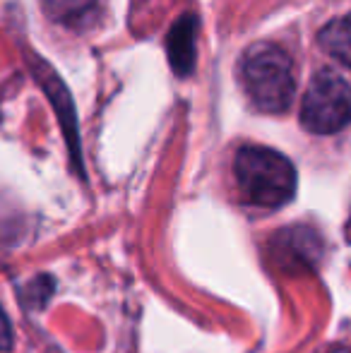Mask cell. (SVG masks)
Here are the masks:
<instances>
[{
  "instance_id": "ba28073f",
  "label": "cell",
  "mask_w": 351,
  "mask_h": 353,
  "mask_svg": "<svg viewBox=\"0 0 351 353\" xmlns=\"http://www.w3.org/2000/svg\"><path fill=\"white\" fill-rule=\"evenodd\" d=\"M0 349L10 351L12 349V332H10V325L5 320V315L0 312Z\"/></svg>"
},
{
  "instance_id": "52a82bcc",
  "label": "cell",
  "mask_w": 351,
  "mask_h": 353,
  "mask_svg": "<svg viewBox=\"0 0 351 353\" xmlns=\"http://www.w3.org/2000/svg\"><path fill=\"white\" fill-rule=\"evenodd\" d=\"M41 5L53 22L66 27H82L97 10V0H41Z\"/></svg>"
},
{
  "instance_id": "5b68a950",
  "label": "cell",
  "mask_w": 351,
  "mask_h": 353,
  "mask_svg": "<svg viewBox=\"0 0 351 353\" xmlns=\"http://www.w3.org/2000/svg\"><path fill=\"white\" fill-rule=\"evenodd\" d=\"M34 72H37V77H39V84H41V87L46 89L48 97H51L53 106H56L58 113H61L63 128H66V132H68V142H70L72 152H77V147H75V137H77V132H75V113H72L70 94L66 92V87H63V82L56 77V72H53L51 68L43 63V58H41V61H39V58L34 61Z\"/></svg>"
},
{
  "instance_id": "7a4b0ae2",
  "label": "cell",
  "mask_w": 351,
  "mask_h": 353,
  "mask_svg": "<svg viewBox=\"0 0 351 353\" xmlns=\"http://www.w3.org/2000/svg\"><path fill=\"white\" fill-rule=\"evenodd\" d=\"M241 82L263 113H284L294 99V70L291 58L284 48L260 41L243 53L241 61Z\"/></svg>"
},
{
  "instance_id": "6da1fadb",
  "label": "cell",
  "mask_w": 351,
  "mask_h": 353,
  "mask_svg": "<svg viewBox=\"0 0 351 353\" xmlns=\"http://www.w3.org/2000/svg\"><path fill=\"white\" fill-rule=\"evenodd\" d=\"M234 181L241 200L255 210H281L296 195L294 163L260 144H245L236 152Z\"/></svg>"
},
{
  "instance_id": "3957f363",
  "label": "cell",
  "mask_w": 351,
  "mask_h": 353,
  "mask_svg": "<svg viewBox=\"0 0 351 353\" xmlns=\"http://www.w3.org/2000/svg\"><path fill=\"white\" fill-rule=\"evenodd\" d=\"M301 123L313 135H334L351 123V84L320 70L310 79L301 103Z\"/></svg>"
},
{
  "instance_id": "9c48e42d",
  "label": "cell",
  "mask_w": 351,
  "mask_h": 353,
  "mask_svg": "<svg viewBox=\"0 0 351 353\" xmlns=\"http://www.w3.org/2000/svg\"><path fill=\"white\" fill-rule=\"evenodd\" d=\"M328 353H349V351H339V349H332V351H328Z\"/></svg>"
},
{
  "instance_id": "277c9868",
  "label": "cell",
  "mask_w": 351,
  "mask_h": 353,
  "mask_svg": "<svg viewBox=\"0 0 351 353\" xmlns=\"http://www.w3.org/2000/svg\"><path fill=\"white\" fill-rule=\"evenodd\" d=\"M195 29L197 19L192 14H183L166 37L169 63L174 72L181 74V77H188L195 68Z\"/></svg>"
},
{
  "instance_id": "8992f818",
  "label": "cell",
  "mask_w": 351,
  "mask_h": 353,
  "mask_svg": "<svg viewBox=\"0 0 351 353\" xmlns=\"http://www.w3.org/2000/svg\"><path fill=\"white\" fill-rule=\"evenodd\" d=\"M325 53L339 61L342 65L351 68V12L332 19L318 37Z\"/></svg>"
}]
</instances>
